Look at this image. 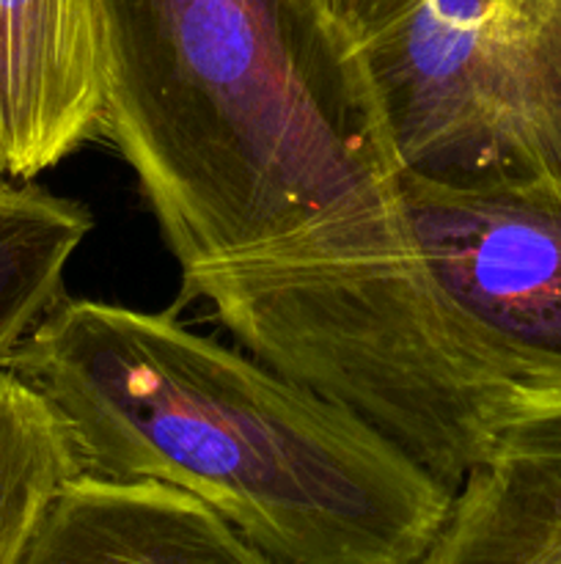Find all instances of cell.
Returning a JSON list of instances; mask_svg holds the SVG:
<instances>
[{
  "mask_svg": "<svg viewBox=\"0 0 561 564\" xmlns=\"http://www.w3.org/2000/svg\"><path fill=\"white\" fill-rule=\"evenodd\" d=\"M91 229L86 204L0 180V369L66 295V268Z\"/></svg>",
  "mask_w": 561,
  "mask_h": 564,
  "instance_id": "ba28073f",
  "label": "cell"
},
{
  "mask_svg": "<svg viewBox=\"0 0 561 564\" xmlns=\"http://www.w3.org/2000/svg\"><path fill=\"white\" fill-rule=\"evenodd\" d=\"M440 534L484 545L561 543V397L517 408L487 463L457 488Z\"/></svg>",
  "mask_w": 561,
  "mask_h": 564,
  "instance_id": "52a82bcc",
  "label": "cell"
},
{
  "mask_svg": "<svg viewBox=\"0 0 561 564\" xmlns=\"http://www.w3.org/2000/svg\"><path fill=\"white\" fill-rule=\"evenodd\" d=\"M77 460L55 408L11 369H0V564H22Z\"/></svg>",
  "mask_w": 561,
  "mask_h": 564,
  "instance_id": "9c48e42d",
  "label": "cell"
},
{
  "mask_svg": "<svg viewBox=\"0 0 561 564\" xmlns=\"http://www.w3.org/2000/svg\"><path fill=\"white\" fill-rule=\"evenodd\" d=\"M6 369L55 408L77 471L185 490L270 564H421L454 501L358 413L176 308L64 295Z\"/></svg>",
  "mask_w": 561,
  "mask_h": 564,
  "instance_id": "7a4b0ae2",
  "label": "cell"
},
{
  "mask_svg": "<svg viewBox=\"0 0 561 564\" xmlns=\"http://www.w3.org/2000/svg\"><path fill=\"white\" fill-rule=\"evenodd\" d=\"M22 564L270 562L185 490L77 474L47 507Z\"/></svg>",
  "mask_w": 561,
  "mask_h": 564,
  "instance_id": "8992f818",
  "label": "cell"
},
{
  "mask_svg": "<svg viewBox=\"0 0 561 564\" xmlns=\"http://www.w3.org/2000/svg\"><path fill=\"white\" fill-rule=\"evenodd\" d=\"M102 0H0V160L9 180L102 135Z\"/></svg>",
  "mask_w": 561,
  "mask_h": 564,
  "instance_id": "5b68a950",
  "label": "cell"
},
{
  "mask_svg": "<svg viewBox=\"0 0 561 564\" xmlns=\"http://www.w3.org/2000/svg\"><path fill=\"white\" fill-rule=\"evenodd\" d=\"M346 50L385 174L561 187V0H377Z\"/></svg>",
  "mask_w": 561,
  "mask_h": 564,
  "instance_id": "277c9868",
  "label": "cell"
},
{
  "mask_svg": "<svg viewBox=\"0 0 561 564\" xmlns=\"http://www.w3.org/2000/svg\"><path fill=\"white\" fill-rule=\"evenodd\" d=\"M102 135L182 273L385 180L346 31L314 0H102Z\"/></svg>",
  "mask_w": 561,
  "mask_h": 564,
  "instance_id": "3957f363",
  "label": "cell"
},
{
  "mask_svg": "<svg viewBox=\"0 0 561 564\" xmlns=\"http://www.w3.org/2000/svg\"><path fill=\"white\" fill-rule=\"evenodd\" d=\"M314 3H317L330 20L339 22V25L346 31V28L355 25V22L361 20V17L366 14L377 0H314Z\"/></svg>",
  "mask_w": 561,
  "mask_h": 564,
  "instance_id": "8fae6325",
  "label": "cell"
},
{
  "mask_svg": "<svg viewBox=\"0 0 561 564\" xmlns=\"http://www.w3.org/2000/svg\"><path fill=\"white\" fill-rule=\"evenodd\" d=\"M187 301L457 494L517 408L561 397V187L388 174L284 240L185 270Z\"/></svg>",
  "mask_w": 561,
  "mask_h": 564,
  "instance_id": "6da1fadb",
  "label": "cell"
},
{
  "mask_svg": "<svg viewBox=\"0 0 561 564\" xmlns=\"http://www.w3.org/2000/svg\"><path fill=\"white\" fill-rule=\"evenodd\" d=\"M421 564H561V543L484 545L438 534Z\"/></svg>",
  "mask_w": 561,
  "mask_h": 564,
  "instance_id": "30bf717a",
  "label": "cell"
},
{
  "mask_svg": "<svg viewBox=\"0 0 561 564\" xmlns=\"http://www.w3.org/2000/svg\"><path fill=\"white\" fill-rule=\"evenodd\" d=\"M0 180H6V169H3V160H0Z\"/></svg>",
  "mask_w": 561,
  "mask_h": 564,
  "instance_id": "7c38bea8",
  "label": "cell"
}]
</instances>
